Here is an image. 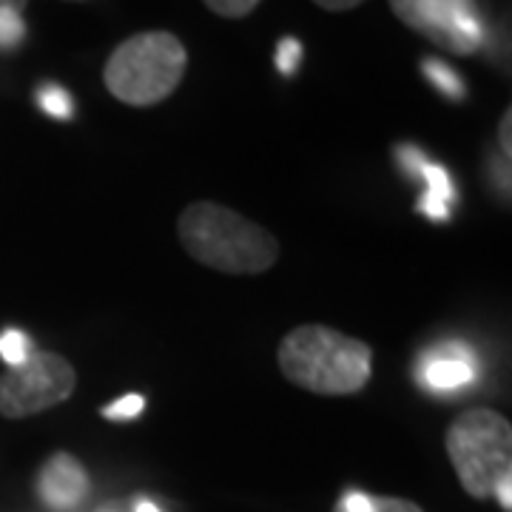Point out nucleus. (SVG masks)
Masks as SVG:
<instances>
[{
    "label": "nucleus",
    "mask_w": 512,
    "mask_h": 512,
    "mask_svg": "<svg viewBox=\"0 0 512 512\" xmlns=\"http://www.w3.org/2000/svg\"><path fill=\"white\" fill-rule=\"evenodd\" d=\"M285 379L316 396H353L373 373V350L328 325H299L276 350Z\"/></svg>",
    "instance_id": "f257e3e1"
},
{
    "label": "nucleus",
    "mask_w": 512,
    "mask_h": 512,
    "mask_svg": "<svg viewBox=\"0 0 512 512\" xmlns=\"http://www.w3.org/2000/svg\"><path fill=\"white\" fill-rule=\"evenodd\" d=\"M177 234L200 265L222 274H262L279 259L271 231L217 202H191L177 220Z\"/></svg>",
    "instance_id": "f03ea898"
},
{
    "label": "nucleus",
    "mask_w": 512,
    "mask_h": 512,
    "mask_svg": "<svg viewBox=\"0 0 512 512\" xmlns=\"http://www.w3.org/2000/svg\"><path fill=\"white\" fill-rule=\"evenodd\" d=\"M188 52L171 32H143L123 40L103 69V80L126 106H157L183 83Z\"/></svg>",
    "instance_id": "7ed1b4c3"
},
{
    "label": "nucleus",
    "mask_w": 512,
    "mask_h": 512,
    "mask_svg": "<svg viewBox=\"0 0 512 512\" xmlns=\"http://www.w3.org/2000/svg\"><path fill=\"white\" fill-rule=\"evenodd\" d=\"M447 456L458 481L473 498H493L512 476V427L490 407L461 413L447 430Z\"/></svg>",
    "instance_id": "20e7f679"
},
{
    "label": "nucleus",
    "mask_w": 512,
    "mask_h": 512,
    "mask_svg": "<svg viewBox=\"0 0 512 512\" xmlns=\"http://www.w3.org/2000/svg\"><path fill=\"white\" fill-rule=\"evenodd\" d=\"M77 373L69 359L32 350L29 359L18 367H9L0 376V416L3 419H29L49 407L72 399Z\"/></svg>",
    "instance_id": "39448f33"
},
{
    "label": "nucleus",
    "mask_w": 512,
    "mask_h": 512,
    "mask_svg": "<svg viewBox=\"0 0 512 512\" xmlns=\"http://www.w3.org/2000/svg\"><path fill=\"white\" fill-rule=\"evenodd\" d=\"M396 18L453 55H476L484 43V20L476 0H390Z\"/></svg>",
    "instance_id": "423d86ee"
},
{
    "label": "nucleus",
    "mask_w": 512,
    "mask_h": 512,
    "mask_svg": "<svg viewBox=\"0 0 512 512\" xmlns=\"http://www.w3.org/2000/svg\"><path fill=\"white\" fill-rule=\"evenodd\" d=\"M37 493L52 510H74L89 495V476L69 453H55L37 478Z\"/></svg>",
    "instance_id": "0eeeda50"
},
{
    "label": "nucleus",
    "mask_w": 512,
    "mask_h": 512,
    "mask_svg": "<svg viewBox=\"0 0 512 512\" xmlns=\"http://www.w3.org/2000/svg\"><path fill=\"white\" fill-rule=\"evenodd\" d=\"M421 382L436 390H458L464 384L476 382V365L473 356L464 348H450L447 356H430L421 365Z\"/></svg>",
    "instance_id": "6e6552de"
},
{
    "label": "nucleus",
    "mask_w": 512,
    "mask_h": 512,
    "mask_svg": "<svg viewBox=\"0 0 512 512\" xmlns=\"http://www.w3.org/2000/svg\"><path fill=\"white\" fill-rule=\"evenodd\" d=\"M421 72L424 77L439 89L447 100H464V80H461V74L453 69V66H447L444 60H436V57H427L424 63H421Z\"/></svg>",
    "instance_id": "1a4fd4ad"
},
{
    "label": "nucleus",
    "mask_w": 512,
    "mask_h": 512,
    "mask_svg": "<svg viewBox=\"0 0 512 512\" xmlns=\"http://www.w3.org/2000/svg\"><path fill=\"white\" fill-rule=\"evenodd\" d=\"M37 106L55 120H69L74 114L72 94L66 92L63 86H55V83H46V86L37 89Z\"/></svg>",
    "instance_id": "9d476101"
},
{
    "label": "nucleus",
    "mask_w": 512,
    "mask_h": 512,
    "mask_svg": "<svg viewBox=\"0 0 512 512\" xmlns=\"http://www.w3.org/2000/svg\"><path fill=\"white\" fill-rule=\"evenodd\" d=\"M419 177L427 185V191L424 194H433V197H439L444 202H453L456 200V188H453V180H450V174H447V168H441L439 163H427L419 171Z\"/></svg>",
    "instance_id": "9b49d317"
},
{
    "label": "nucleus",
    "mask_w": 512,
    "mask_h": 512,
    "mask_svg": "<svg viewBox=\"0 0 512 512\" xmlns=\"http://www.w3.org/2000/svg\"><path fill=\"white\" fill-rule=\"evenodd\" d=\"M29 353H32V345H29V336H26V333H20V330H6V333H0V356H3L6 365H23V362L29 359Z\"/></svg>",
    "instance_id": "f8f14e48"
},
{
    "label": "nucleus",
    "mask_w": 512,
    "mask_h": 512,
    "mask_svg": "<svg viewBox=\"0 0 512 512\" xmlns=\"http://www.w3.org/2000/svg\"><path fill=\"white\" fill-rule=\"evenodd\" d=\"M26 37V23L18 9L0 6V49H18Z\"/></svg>",
    "instance_id": "ddd939ff"
},
{
    "label": "nucleus",
    "mask_w": 512,
    "mask_h": 512,
    "mask_svg": "<svg viewBox=\"0 0 512 512\" xmlns=\"http://www.w3.org/2000/svg\"><path fill=\"white\" fill-rule=\"evenodd\" d=\"M274 60H276V69L291 77V74L299 69V63H302V43H299L296 37H282V40H279V46H276Z\"/></svg>",
    "instance_id": "4468645a"
},
{
    "label": "nucleus",
    "mask_w": 512,
    "mask_h": 512,
    "mask_svg": "<svg viewBox=\"0 0 512 512\" xmlns=\"http://www.w3.org/2000/svg\"><path fill=\"white\" fill-rule=\"evenodd\" d=\"M143 407H146V399H143V396H137V393H128V396H123L120 402L103 407V416L111 421H131L143 413Z\"/></svg>",
    "instance_id": "2eb2a0df"
},
{
    "label": "nucleus",
    "mask_w": 512,
    "mask_h": 512,
    "mask_svg": "<svg viewBox=\"0 0 512 512\" xmlns=\"http://www.w3.org/2000/svg\"><path fill=\"white\" fill-rule=\"evenodd\" d=\"M205 6L220 18H245L259 6V0H205Z\"/></svg>",
    "instance_id": "dca6fc26"
},
{
    "label": "nucleus",
    "mask_w": 512,
    "mask_h": 512,
    "mask_svg": "<svg viewBox=\"0 0 512 512\" xmlns=\"http://www.w3.org/2000/svg\"><path fill=\"white\" fill-rule=\"evenodd\" d=\"M396 160H399V165L404 168V174H410V177H419L421 168L430 163L419 148L410 146V143H404V146L396 148Z\"/></svg>",
    "instance_id": "f3484780"
},
{
    "label": "nucleus",
    "mask_w": 512,
    "mask_h": 512,
    "mask_svg": "<svg viewBox=\"0 0 512 512\" xmlns=\"http://www.w3.org/2000/svg\"><path fill=\"white\" fill-rule=\"evenodd\" d=\"M370 512H424L419 504L404 498H376L370 495Z\"/></svg>",
    "instance_id": "a211bd4d"
},
{
    "label": "nucleus",
    "mask_w": 512,
    "mask_h": 512,
    "mask_svg": "<svg viewBox=\"0 0 512 512\" xmlns=\"http://www.w3.org/2000/svg\"><path fill=\"white\" fill-rule=\"evenodd\" d=\"M419 211L424 217H430V220H450V202L439 200V197H433V194H424V197H421Z\"/></svg>",
    "instance_id": "6ab92c4d"
},
{
    "label": "nucleus",
    "mask_w": 512,
    "mask_h": 512,
    "mask_svg": "<svg viewBox=\"0 0 512 512\" xmlns=\"http://www.w3.org/2000/svg\"><path fill=\"white\" fill-rule=\"evenodd\" d=\"M510 128H512V111H507V114L501 117V126H498V140H501V148H504V160H510V151H512Z\"/></svg>",
    "instance_id": "aec40b11"
},
{
    "label": "nucleus",
    "mask_w": 512,
    "mask_h": 512,
    "mask_svg": "<svg viewBox=\"0 0 512 512\" xmlns=\"http://www.w3.org/2000/svg\"><path fill=\"white\" fill-rule=\"evenodd\" d=\"M319 9H328V12H350V9H356L359 3H365V0H313Z\"/></svg>",
    "instance_id": "412c9836"
},
{
    "label": "nucleus",
    "mask_w": 512,
    "mask_h": 512,
    "mask_svg": "<svg viewBox=\"0 0 512 512\" xmlns=\"http://www.w3.org/2000/svg\"><path fill=\"white\" fill-rule=\"evenodd\" d=\"M495 498H498V504L504 507V510L510 512L512 510V476L510 478H504L498 487H495Z\"/></svg>",
    "instance_id": "4be33fe9"
},
{
    "label": "nucleus",
    "mask_w": 512,
    "mask_h": 512,
    "mask_svg": "<svg viewBox=\"0 0 512 512\" xmlns=\"http://www.w3.org/2000/svg\"><path fill=\"white\" fill-rule=\"evenodd\" d=\"M0 6H9V9H23L26 6V0H0Z\"/></svg>",
    "instance_id": "5701e85b"
},
{
    "label": "nucleus",
    "mask_w": 512,
    "mask_h": 512,
    "mask_svg": "<svg viewBox=\"0 0 512 512\" xmlns=\"http://www.w3.org/2000/svg\"><path fill=\"white\" fill-rule=\"evenodd\" d=\"M137 512H160V510H157L151 501H140V504H137Z\"/></svg>",
    "instance_id": "b1692460"
}]
</instances>
